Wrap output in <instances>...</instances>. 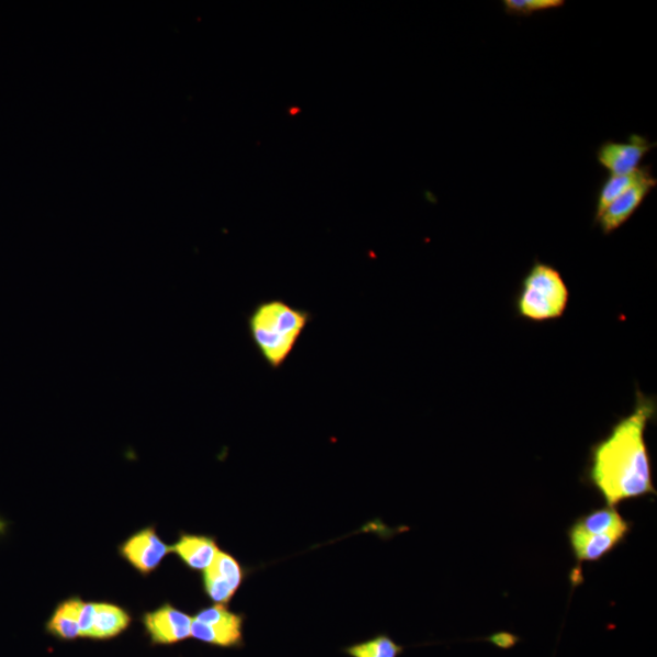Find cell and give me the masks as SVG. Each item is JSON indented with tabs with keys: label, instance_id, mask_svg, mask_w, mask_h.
<instances>
[{
	"label": "cell",
	"instance_id": "cell-1",
	"mask_svg": "<svg viewBox=\"0 0 657 657\" xmlns=\"http://www.w3.org/2000/svg\"><path fill=\"white\" fill-rule=\"evenodd\" d=\"M656 398L637 389L631 414L621 418L608 437L592 445L586 477L608 507L656 495L645 431L655 419Z\"/></svg>",
	"mask_w": 657,
	"mask_h": 657
},
{
	"label": "cell",
	"instance_id": "cell-2",
	"mask_svg": "<svg viewBox=\"0 0 657 657\" xmlns=\"http://www.w3.org/2000/svg\"><path fill=\"white\" fill-rule=\"evenodd\" d=\"M310 319L308 310L280 298L263 301L252 309L248 318L250 338L272 370H280L291 358Z\"/></svg>",
	"mask_w": 657,
	"mask_h": 657
},
{
	"label": "cell",
	"instance_id": "cell-3",
	"mask_svg": "<svg viewBox=\"0 0 657 657\" xmlns=\"http://www.w3.org/2000/svg\"><path fill=\"white\" fill-rule=\"evenodd\" d=\"M570 292L554 265L534 261L522 277L516 298L518 317L534 322L560 319L569 306Z\"/></svg>",
	"mask_w": 657,
	"mask_h": 657
},
{
	"label": "cell",
	"instance_id": "cell-4",
	"mask_svg": "<svg viewBox=\"0 0 657 657\" xmlns=\"http://www.w3.org/2000/svg\"><path fill=\"white\" fill-rule=\"evenodd\" d=\"M245 616L227 605L215 604L197 611L192 625V638L218 648L243 647Z\"/></svg>",
	"mask_w": 657,
	"mask_h": 657
},
{
	"label": "cell",
	"instance_id": "cell-5",
	"mask_svg": "<svg viewBox=\"0 0 657 657\" xmlns=\"http://www.w3.org/2000/svg\"><path fill=\"white\" fill-rule=\"evenodd\" d=\"M656 143L641 135H631L626 141L607 140L597 150L598 163L612 175L636 172Z\"/></svg>",
	"mask_w": 657,
	"mask_h": 657
},
{
	"label": "cell",
	"instance_id": "cell-6",
	"mask_svg": "<svg viewBox=\"0 0 657 657\" xmlns=\"http://www.w3.org/2000/svg\"><path fill=\"white\" fill-rule=\"evenodd\" d=\"M247 576L242 565L227 552L219 551L213 565L203 573L206 596L215 604L227 605L238 593Z\"/></svg>",
	"mask_w": 657,
	"mask_h": 657
},
{
	"label": "cell",
	"instance_id": "cell-7",
	"mask_svg": "<svg viewBox=\"0 0 657 657\" xmlns=\"http://www.w3.org/2000/svg\"><path fill=\"white\" fill-rule=\"evenodd\" d=\"M194 618L167 603L143 616L144 627L155 645H173L192 638Z\"/></svg>",
	"mask_w": 657,
	"mask_h": 657
},
{
	"label": "cell",
	"instance_id": "cell-8",
	"mask_svg": "<svg viewBox=\"0 0 657 657\" xmlns=\"http://www.w3.org/2000/svg\"><path fill=\"white\" fill-rule=\"evenodd\" d=\"M118 551L122 558L144 576L158 569L166 556L172 553L171 545L166 544L152 526L133 534Z\"/></svg>",
	"mask_w": 657,
	"mask_h": 657
},
{
	"label": "cell",
	"instance_id": "cell-9",
	"mask_svg": "<svg viewBox=\"0 0 657 657\" xmlns=\"http://www.w3.org/2000/svg\"><path fill=\"white\" fill-rule=\"evenodd\" d=\"M657 180L650 171L642 180L628 189L627 192L612 202L594 222L605 236L616 231L637 213L654 189Z\"/></svg>",
	"mask_w": 657,
	"mask_h": 657
},
{
	"label": "cell",
	"instance_id": "cell-10",
	"mask_svg": "<svg viewBox=\"0 0 657 657\" xmlns=\"http://www.w3.org/2000/svg\"><path fill=\"white\" fill-rule=\"evenodd\" d=\"M632 526L601 533H582L569 530V541L578 563H594L604 558L626 540Z\"/></svg>",
	"mask_w": 657,
	"mask_h": 657
},
{
	"label": "cell",
	"instance_id": "cell-11",
	"mask_svg": "<svg viewBox=\"0 0 657 657\" xmlns=\"http://www.w3.org/2000/svg\"><path fill=\"white\" fill-rule=\"evenodd\" d=\"M171 550L189 569L202 573L213 565L220 551L216 539L191 533H181Z\"/></svg>",
	"mask_w": 657,
	"mask_h": 657
},
{
	"label": "cell",
	"instance_id": "cell-12",
	"mask_svg": "<svg viewBox=\"0 0 657 657\" xmlns=\"http://www.w3.org/2000/svg\"><path fill=\"white\" fill-rule=\"evenodd\" d=\"M128 611L110 603H94L92 638L107 641L120 636L131 625Z\"/></svg>",
	"mask_w": 657,
	"mask_h": 657
},
{
	"label": "cell",
	"instance_id": "cell-13",
	"mask_svg": "<svg viewBox=\"0 0 657 657\" xmlns=\"http://www.w3.org/2000/svg\"><path fill=\"white\" fill-rule=\"evenodd\" d=\"M80 600V598L65 600L55 609L46 625V630L52 636L65 642L81 638L80 623H78Z\"/></svg>",
	"mask_w": 657,
	"mask_h": 657
},
{
	"label": "cell",
	"instance_id": "cell-14",
	"mask_svg": "<svg viewBox=\"0 0 657 657\" xmlns=\"http://www.w3.org/2000/svg\"><path fill=\"white\" fill-rule=\"evenodd\" d=\"M652 171V166H642L636 172L623 175H612L607 178V181L601 184L597 204L594 220L603 214V211L623 193L627 192L631 186L637 184L643 177Z\"/></svg>",
	"mask_w": 657,
	"mask_h": 657
},
{
	"label": "cell",
	"instance_id": "cell-15",
	"mask_svg": "<svg viewBox=\"0 0 657 657\" xmlns=\"http://www.w3.org/2000/svg\"><path fill=\"white\" fill-rule=\"evenodd\" d=\"M343 653L350 657H399L405 653V647L396 643L387 634H378V636L372 639L344 648Z\"/></svg>",
	"mask_w": 657,
	"mask_h": 657
},
{
	"label": "cell",
	"instance_id": "cell-16",
	"mask_svg": "<svg viewBox=\"0 0 657 657\" xmlns=\"http://www.w3.org/2000/svg\"><path fill=\"white\" fill-rule=\"evenodd\" d=\"M506 13L511 16H531L565 7L564 0H505Z\"/></svg>",
	"mask_w": 657,
	"mask_h": 657
},
{
	"label": "cell",
	"instance_id": "cell-17",
	"mask_svg": "<svg viewBox=\"0 0 657 657\" xmlns=\"http://www.w3.org/2000/svg\"><path fill=\"white\" fill-rule=\"evenodd\" d=\"M94 618V603L80 600L78 605V623H80L81 638H92Z\"/></svg>",
	"mask_w": 657,
	"mask_h": 657
},
{
	"label": "cell",
	"instance_id": "cell-18",
	"mask_svg": "<svg viewBox=\"0 0 657 657\" xmlns=\"http://www.w3.org/2000/svg\"><path fill=\"white\" fill-rule=\"evenodd\" d=\"M491 643L497 645L499 648L508 649L511 648L518 641L516 636H512L510 633L500 632L495 634L491 638H489Z\"/></svg>",
	"mask_w": 657,
	"mask_h": 657
}]
</instances>
